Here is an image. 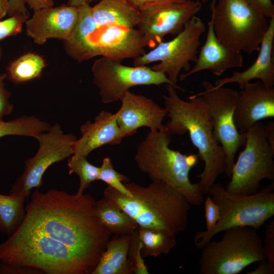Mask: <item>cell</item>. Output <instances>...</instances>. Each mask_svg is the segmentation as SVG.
Returning <instances> with one entry per match:
<instances>
[{"label":"cell","instance_id":"32","mask_svg":"<svg viewBox=\"0 0 274 274\" xmlns=\"http://www.w3.org/2000/svg\"><path fill=\"white\" fill-rule=\"evenodd\" d=\"M142 243L138 233V229L132 234L128 251V259L132 273L148 274V268L142 255Z\"/></svg>","mask_w":274,"mask_h":274},{"label":"cell","instance_id":"37","mask_svg":"<svg viewBox=\"0 0 274 274\" xmlns=\"http://www.w3.org/2000/svg\"><path fill=\"white\" fill-rule=\"evenodd\" d=\"M41 270L31 266L10 264L0 262V274H43Z\"/></svg>","mask_w":274,"mask_h":274},{"label":"cell","instance_id":"36","mask_svg":"<svg viewBox=\"0 0 274 274\" xmlns=\"http://www.w3.org/2000/svg\"><path fill=\"white\" fill-rule=\"evenodd\" d=\"M204 212L207 230H210L216 225L220 216L218 206L210 196L204 201Z\"/></svg>","mask_w":274,"mask_h":274},{"label":"cell","instance_id":"7","mask_svg":"<svg viewBox=\"0 0 274 274\" xmlns=\"http://www.w3.org/2000/svg\"><path fill=\"white\" fill-rule=\"evenodd\" d=\"M211 9L215 33L222 44L239 53L259 51L269 19L245 0H218Z\"/></svg>","mask_w":274,"mask_h":274},{"label":"cell","instance_id":"39","mask_svg":"<svg viewBox=\"0 0 274 274\" xmlns=\"http://www.w3.org/2000/svg\"><path fill=\"white\" fill-rule=\"evenodd\" d=\"M21 1L24 5L26 4L34 12L51 7L54 5L53 0H21Z\"/></svg>","mask_w":274,"mask_h":274},{"label":"cell","instance_id":"9","mask_svg":"<svg viewBox=\"0 0 274 274\" xmlns=\"http://www.w3.org/2000/svg\"><path fill=\"white\" fill-rule=\"evenodd\" d=\"M244 150L233 166L230 180L225 187L236 194L251 195L261 188L264 179L274 180V150L265 135L264 124L258 121L243 133Z\"/></svg>","mask_w":274,"mask_h":274},{"label":"cell","instance_id":"29","mask_svg":"<svg viewBox=\"0 0 274 274\" xmlns=\"http://www.w3.org/2000/svg\"><path fill=\"white\" fill-rule=\"evenodd\" d=\"M51 127L49 124L34 116H22L7 122L0 121V138L17 135L37 138Z\"/></svg>","mask_w":274,"mask_h":274},{"label":"cell","instance_id":"2","mask_svg":"<svg viewBox=\"0 0 274 274\" xmlns=\"http://www.w3.org/2000/svg\"><path fill=\"white\" fill-rule=\"evenodd\" d=\"M124 185L131 196L108 186L104 198L126 213L139 227L174 235L186 230L190 203L177 190L160 182H152L146 187L135 183Z\"/></svg>","mask_w":274,"mask_h":274},{"label":"cell","instance_id":"34","mask_svg":"<svg viewBox=\"0 0 274 274\" xmlns=\"http://www.w3.org/2000/svg\"><path fill=\"white\" fill-rule=\"evenodd\" d=\"M265 237L263 244L266 260L274 268V221L265 227Z\"/></svg>","mask_w":274,"mask_h":274},{"label":"cell","instance_id":"35","mask_svg":"<svg viewBox=\"0 0 274 274\" xmlns=\"http://www.w3.org/2000/svg\"><path fill=\"white\" fill-rule=\"evenodd\" d=\"M7 76V74H0V121H3V117L10 115L13 110L9 100L11 93L5 88L4 80Z\"/></svg>","mask_w":274,"mask_h":274},{"label":"cell","instance_id":"1","mask_svg":"<svg viewBox=\"0 0 274 274\" xmlns=\"http://www.w3.org/2000/svg\"><path fill=\"white\" fill-rule=\"evenodd\" d=\"M37 188L18 229L46 236L75 250L95 267L111 234L97 218L88 194Z\"/></svg>","mask_w":274,"mask_h":274},{"label":"cell","instance_id":"24","mask_svg":"<svg viewBox=\"0 0 274 274\" xmlns=\"http://www.w3.org/2000/svg\"><path fill=\"white\" fill-rule=\"evenodd\" d=\"M132 235L110 239L92 274H131L128 251Z\"/></svg>","mask_w":274,"mask_h":274},{"label":"cell","instance_id":"23","mask_svg":"<svg viewBox=\"0 0 274 274\" xmlns=\"http://www.w3.org/2000/svg\"><path fill=\"white\" fill-rule=\"evenodd\" d=\"M91 9L98 27L117 25L135 28L140 21L139 10L126 0H100Z\"/></svg>","mask_w":274,"mask_h":274},{"label":"cell","instance_id":"20","mask_svg":"<svg viewBox=\"0 0 274 274\" xmlns=\"http://www.w3.org/2000/svg\"><path fill=\"white\" fill-rule=\"evenodd\" d=\"M81 138L73 145V154L87 157L93 150L106 145H117L125 138L116 114L101 111L93 122L87 121L80 127Z\"/></svg>","mask_w":274,"mask_h":274},{"label":"cell","instance_id":"48","mask_svg":"<svg viewBox=\"0 0 274 274\" xmlns=\"http://www.w3.org/2000/svg\"><path fill=\"white\" fill-rule=\"evenodd\" d=\"M1 48H0V58H1Z\"/></svg>","mask_w":274,"mask_h":274},{"label":"cell","instance_id":"22","mask_svg":"<svg viewBox=\"0 0 274 274\" xmlns=\"http://www.w3.org/2000/svg\"><path fill=\"white\" fill-rule=\"evenodd\" d=\"M78 8L77 23L70 37L64 41V47L68 56L80 62L96 56L93 39L98 27L89 3Z\"/></svg>","mask_w":274,"mask_h":274},{"label":"cell","instance_id":"28","mask_svg":"<svg viewBox=\"0 0 274 274\" xmlns=\"http://www.w3.org/2000/svg\"><path fill=\"white\" fill-rule=\"evenodd\" d=\"M138 233L142 243L143 258L167 254L177 245L175 235L160 230L139 227Z\"/></svg>","mask_w":274,"mask_h":274},{"label":"cell","instance_id":"42","mask_svg":"<svg viewBox=\"0 0 274 274\" xmlns=\"http://www.w3.org/2000/svg\"><path fill=\"white\" fill-rule=\"evenodd\" d=\"M265 132L266 138L271 147L274 150V122L269 121L264 125Z\"/></svg>","mask_w":274,"mask_h":274},{"label":"cell","instance_id":"19","mask_svg":"<svg viewBox=\"0 0 274 274\" xmlns=\"http://www.w3.org/2000/svg\"><path fill=\"white\" fill-rule=\"evenodd\" d=\"M194 66L185 74L179 75L180 81L204 70L219 76L228 70L241 67L243 56L227 48L217 39L214 32L213 19L208 24V31L203 45L201 47Z\"/></svg>","mask_w":274,"mask_h":274},{"label":"cell","instance_id":"11","mask_svg":"<svg viewBox=\"0 0 274 274\" xmlns=\"http://www.w3.org/2000/svg\"><path fill=\"white\" fill-rule=\"evenodd\" d=\"M202 86L204 90L195 95L200 96L207 106L213 134L226 155L225 173L230 178L236 152L246 144L245 135L238 131L233 120L239 93L232 88L216 87L206 81L203 82Z\"/></svg>","mask_w":274,"mask_h":274},{"label":"cell","instance_id":"12","mask_svg":"<svg viewBox=\"0 0 274 274\" xmlns=\"http://www.w3.org/2000/svg\"><path fill=\"white\" fill-rule=\"evenodd\" d=\"M92 71L93 83L99 89V94L105 104L120 100L130 88L136 86L166 84L175 89L185 91L173 85L164 73L146 65H125L105 57L94 62Z\"/></svg>","mask_w":274,"mask_h":274},{"label":"cell","instance_id":"14","mask_svg":"<svg viewBox=\"0 0 274 274\" xmlns=\"http://www.w3.org/2000/svg\"><path fill=\"white\" fill-rule=\"evenodd\" d=\"M47 133L36 138L39 148L36 155L25 162L22 174L13 185L9 193L27 198L30 191L39 188L43 184V176L47 168L73 154V145L77 140L72 134H64L58 124L51 126Z\"/></svg>","mask_w":274,"mask_h":274},{"label":"cell","instance_id":"26","mask_svg":"<svg viewBox=\"0 0 274 274\" xmlns=\"http://www.w3.org/2000/svg\"><path fill=\"white\" fill-rule=\"evenodd\" d=\"M25 198L16 194L0 193V232L9 236L19 227L25 215Z\"/></svg>","mask_w":274,"mask_h":274},{"label":"cell","instance_id":"31","mask_svg":"<svg viewBox=\"0 0 274 274\" xmlns=\"http://www.w3.org/2000/svg\"><path fill=\"white\" fill-rule=\"evenodd\" d=\"M97 180L106 183L109 186L122 194L131 196V192L123 183L128 182L129 179L126 176L119 173L114 168L109 157H106L103 159L102 164L99 167Z\"/></svg>","mask_w":274,"mask_h":274},{"label":"cell","instance_id":"43","mask_svg":"<svg viewBox=\"0 0 274 274\" xmlns=\"http://www.w3.org/2000/svg\"><path fill=\"white\" fill-rule=\"evenodd\" d=\"M132 6L139 10L141 7L148 3L158 2L170 1L174 2H184L186 0H126Z\"/></svg>","mask_w":274,"mask_h":274},{"label":"cell","instance_id":"13","mask_svg":"<svg viewBox=\"0 0 274 274\" xmlns=\"http://www.w3.org/2000/svg\"><path fill=\"white\" fill-rule=\"evenodd\" d=\"M201 6L199 0H186L148 3L141 7L137 27L142 36L144 48H153L163 42L165 36L179 33L201 10Z\"/></svg>","mask_w":274,"mask_h":274},{"label":"cell","instance_id":"47","mask_svg":"<svg viewBox=\"0 0 274 274\" xmlns=\"http://www.w3.org/2000/svg\"><path fill=\"white\" fill-rule=\"evenodd\" d=\"M98 1V0H88V3H90L92 1Z\"/></svg>","mask_w":274,"mask_h":274},{"label":"cell","instance_id":"27","mask_svg":"<svg viewBox=\"0 0 274 274\" xmlns=\"http://www.w3.org/2000/svg\"><path fill=\"white\" fill-rule=\"evenodd\" d=\"M46 66L42 56L28 52L10 62L7 75L13 83H22L40 78Z\"/></svg>","mask_w":274,"mask_h":274},{"label":"cell","instance_id":"10","mask_svg":"<svg viewBox=\"0 0 274 274\" xmlns=\"http://www.w3.org/2000/svg\"><path fill=\"white\" fill-rule=\"evenodd\" d=\"M206 29L202 20L194 16L173 39L162 42L150 52L134 58L133 65L144 66L159 61L151 68L164 73L173 85L179 87L178 77L182 70L190 71V62L196 61L200 37Z\"/></svg>","mask_w":274,"mask_h":274},{"label":"cell","instance_id":"25","mask_svg":"<svg viewBox=\"0 0 274 274\" xmlns=\"http://www.w3.org/2000/svg\"><path fill=\"white\" fill-rule=\"evenodd\" d=\"M94 209L97 218L111 234H132L139 227L126 213L105 198L95 201Z\"/></svg>","mask_w":274,"mask_h":274},{"label":"cell","instance_id":"46","mask_svg":"<svg viewBox=\"0 0 274 274\" xmlns=\"http://www.w3.org/2000/svg\"><path fill=\"white\" fill-rule=\"evenodd\" d=\"M208 0H201L202 3H206L208 2Z\"/></svg>","mask_w":274,"mask_h":274},{"label":"cell","instance_id":"38","mask_svg":"<svg viewBox=\"0 0 274 274\" xmlns=\"http://www.w3.org/2000/svg\"><path fill=\"white\" fill-rule=\"evenodd\" d=\"M245 1L267 18L274 17V5L271 0Z\"/></svg>","mask_w":274,"mask_h":274},{"label":"cell","instance_id":"18","mask_svg":"<svg viewBox=\"0 0 274 274\" xmlns=\"http://www.w3.org/2000/svg\"><path fill=\"white\" fill-rule=\"evenodd\" d=\"M233 120L242 134L260 120L274 117V88L266 87L261 81L247 83L239 92Z\"/></svg>","mask_w":274,"mask_h":274},{"label":"cell","instance_id":"33","mask_svg":"<svg viewBox=\"0 0 274 274\" xmlns=\"http://www.w3.org/2000/svg\"><path fill=\"white\" fill-rule=\"evenodd\" d=\"M28 17L29 15L16 13L5 20H0V41L7 37L19 34Z\"/></svg>","mask_w":274,"mask_h":274},{"label":"cell","instance_id":"3","mask_svg":"<svg viewBox=\"0 0 274 274\" xmlns=\"http://www.w3.org/2000/svg\"><path fill=\"white\" fill-rule=\"evenodd\" d=\"M168 95H163L165 108L170 120L164 125L172 134L188 132L191 141L198 150L199 158L204 162L203 171L197 176L204 195L217 178L226 170L224 151L213 132L207 106L200 96L193 95L189 100L182 99L172 85L166 84Z\"/></svg>","mask_w":274,"mask_h":274},{"label":"cell","instance_id":"40","mask_svg":"<svg viewBox=\"0 0 274 274\" xmlns=\"http://www.w3.org/2000/svg\"><path fill=\"white\" fill-rule=\"evenodd\" d=\"M9 10L8 14L10 16L16 13L29 15V12L21 0H9Z\"/></svg>","mask_w":274,"mask_h":274},{"label":"cell","instance_id":"8","mask_svg":"<svg viewBox=\"0 0 274 274\" xmlns=\"http://www.w3.org/2000/svg\"><path fill=\"white\" fill-rule=\"evenodd\" d=\"M201 249L200 274H237L254 262L266 260L261 236L248 226L229 228L219 241H211Z\"/></svg>","mask_w":274,"mask_h":274},{"label":"cell","instance_id":"44","mask_svg":"<svg viewBox=\"0 0 274 274\" xmlns=\"http://www.w3.org/2000/svg\"><path fill=\"white\" fill-rule=\"evenodd\" d=\"M9 10V0H0V20L8 13Z\"/></svg>","mask_w":274,"mask_h":274},{"label":"cell","instance_id":"21","mask_svg":"<svg viewBox=\"0 0 274 274\" xmlns=\"http://www.w3.org/2000/svg\"><path fill=\"white\" fill-rule=\"evenodd\" d=\"M274 42V17L269 19L268 30L261 43L258 55L255 62L243 72H234L231 76L218 79L215 86L235 83L240 89L253 79H258L266 87L274 85V63L272 53Z\"/></svg>","mask_w":274,"mask_h":274},{"label":"cell","instance_id":"16","mask_svg":"<svg viewBox=\"0 0 274 274\" xmlns=\"http://www.w3.org/2000/svg\"><path fill=\"white\" fill-rule=\"evenodd\" d=\"M78 18V8L67 5L35 11L25 22L26 33L38 45L50 39L64 41L72 33Z\"/></svg>","mask_w":274,"mask_h":274},{"label":"cell","instance_id":"17","mask_svg":"<svg viewBox=\"0 0 274 274\" xmlns=\"http://www.w3.org/2000/svg\"><path fill=\"white\" fill-rule=\"evenodd\" d=\"M95 56L121 62L145 54L142 36L138 28L111 25L98 27L93 39Z\"/></svg>","mask_w":274,"mask_h":274},{"label":"cell","instance_id":"5","mask_svg":"<svg viewBox=\"0 0 274 274\" xmlns=\"http://www.w3.org/2000/svg\"><path fill=\"white\" fill-rule=\"evenodd\" d=\"M0 262L33 267L47 274H92L95 268L68 246L18 229L0 244Z\"/></svg>","mask_w":274,"mask_h":274},{"label":"cell","instance_id":"15","mask_svg":"<svg viewBox=\"0 0 274 274\" xmlns=\"http://www.w3.org/2000/svg\"><path fill=\"white\" fill-rule=\"evenodd\" d=\"M120 100L121 107L115 114L125 138L135 133L141 127H148L150 130H159L163 127L167 111L152 99L128 90Z\"/></svg>","mask_w":274,"mask_h":274},{"label":"cell","instance_id":"41","mask_svg":"<svg viewBox=\"0 0 274 274\" xmlns=\"http://www.w3.org/2000/svg\"><path fill=\"white\" fill-rule=\"evenodd\" d=\"M257 267L252 271L247 272V274H273L274 268L272 267L266 260L259 261Z\"/></svg>","mask_w":274,"mask_h":274},{"label":"cell","instance_id":"4","mask_svg":"<svg viewBox=\"0 0 274 274\" xmlns=\"http://www.w3.org/2000/svg\"><path fill=\"white\" fill-rule=\"evenodd\" d=\"M172 135L164 125L159 130H150L137 146L136 164L152 182L168 185L181 193L190 204L199 206L204 200L203 195L198 183H192L189 178L198 155L183 154L170 149Z\"/></svg>","mask_w":274,"mask_h":274},{"label":"cell","instance_id":"30","mask_svg":"<svg viewBox=\"0 0 274 274\" xmlns=\"http://www.w3.org/2000/svg\"><path fill=\"white\" fill-rule=\"evenodd\" d=\"M67 165L69 174H75L79 177L80 184L76 193L78 195L83 194L91 183L97 180L99 167L91 164L86 156L74 154L68 159Z\"/></svg>","mask_w":274,"mask_h":274},{"label":"cell","instance_id":"6","mask_svg":"<svg viewBox=\"0 0 274 274\" xmlns=\"http://www.w3.org/2000/svg\"><path fill=\"white\" fill-rule=\"evenodd\" d=\"M274 182L251 195H240L226 190L214 183L208 193L218 206L220 218L213 228L197 232L194 236L196 248L202 249L218 233L232 227L248 226L256 230L274 215Z\"/></svg>","mask_w":274,"mask_h":274},{"label":"cell","instance_id":"45","mask_svg":"<svg viewBox=\"0 0 274 274\" xmlns=\"http://www.w3.org/2000/svg\"><path fill=\"white\" fill-rule=\"evenodd\" d=\"M88 3V0H69L67 5L79 8L81 6Z\"/></svg>","mask_w":274,"mask_h":274}]
</instances>
